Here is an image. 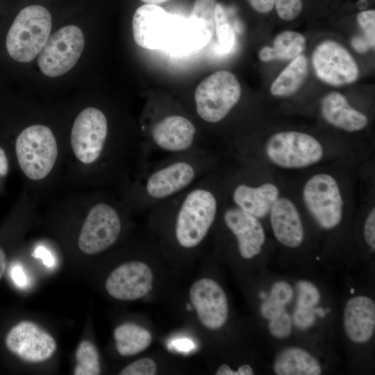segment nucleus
Listing matches in <instances>:
<instances>
[{
	"label": "nucleus",
	"mask_w": 375,
	"mask_h": 375,
	"mask_svg": "<svg viewBox=\"0 0 375 375\" xmlns=\"http://www.w3.org/2000/svg\"><path fill=\"white\" fill-rule=\"evenodd\" d=\"M312 62L316 76L323 82L334 86L356 81L359 70L349 52L339 43L326 40L313 51Z\"/></svg>",
	"instance_id": "9b49d317"
},
{
	"label": "nucleus",
	"mask_w": 375,
	"mask_h": 375,
	"mask_svg": "<svg viewBox=\"0 0 375 375\" xmlns=\"http://www.w3.org/2000/svg\"><path fill=\"white\" fill-rule=\"evenodd\" d=\"M308 74V60L301 54L280 73L272 83L270 92L276 97H288L294 94L302 85Z\"/></svg>",
	"instance_id": "393cba45"
},
{
	"label": "nucleus",
	"mask_w": 375,
	"mask_h": 375,
	"mask_svg": "<svg viewBox=\"0 0 375 375\" xmlns=\"http://www.w3.org/2000/svg\"><path fill=\"white\" fill-rule=\"evenodd\" d=\"M357 21L362 29L365 38L368 41L371 48H374L375 39V10H366L358 12Z\"/></svg>",
	"instance_id": "72a5a7b5"
},
{
	"label": "nucleus",
	"mask_w": 375,
	"mask_h": 375,
	"mask_svg": "<svg viewBox=\"0 0 375 375\" xmlns=\"http://www.w3.org/2000/svg\"><path fill=\"white\" fill-rule=\"evenodd\" d=\"M296 288L297 299L293 315L294 322L299 328H308L315 321V306L320 300V294L315 285L308 281H298Z\"/></svg>",
	"instance_id": "a878e982"
},
{
	"label": "nucleus",
	"mask_w": 375,
	"mask_h": 375,
	"mask_svg": "<svg viewBox=\"0 0 375 375\" xmlns=\"http://www.w3.org/2000/svg\"><path fill=\"white\" fill-rule=\"evenodd\" d=\"M216 3V0H195L189 17L202 23L213 33Z\"/></svg>",
	"instance_id": "c756f323"
},
{
	"label": "nucleus",
	"mask_w": 375,
	"mask_h": 375,
	"mask_svg": "<svg viewBox=\"0 0 375 375\" xmlns=\"http://www.w3.org/2000/svg\"><path fill=\"white\" fill-rule=\"evenodd\" d=\"M343 319L348 338L355 342H366L375 330L374 301L365 296L351 298L345 305Z\"/></svg>",
	"instance_id": "6ab92c4d"
},
{
	"label": "nucleus",
	"mask_w": 375,
	"mask_h": 375,
	"mask_svg": "<svg viewBox=\"0 0 375 375\" xmlns=\"http://www.w3.org/2000/svg\"><path fill=\"white\" fill-rule=\"evenodd\" d=\"M301 0H274L278 16L285 21H291L296 19L302 10Z\"/></svg>",
	"instance_id": "2f4dec72"
},
{
	"label": "nucleus",
	"mask_w": 375,
	"mask_h": 375,
	"mask_svg": "<svg viewBox=\"0 0 375 375\" xmlns=\"http://www.w3.org/2000/svg\"><path fill=\"white\" fill-rule=\"evenodd\" d=\"M84 45V35L79 27H61L49 37L39 53L38 64L41 72L49 77L67 73L78 62Z\"/></svg>",
	"instance_id": "1a4fd4ad"
},
{
	"label": "nucleus",
	"mask_w": 375,
	"mask_h": 375,
	"mask_svg": "<svg viewBox=\"0 0 375 375\" xmlns=\"http://www.w3.org/2000/svg\"><path fill=\"white\" fill-rule=\"evenodd\" d=\"M293 296V290L291 285L285 281L275 283L268 296L262 303L260 311L262 315L270 319L272 317L285 309Z\"/></svg>",
	"instance_id": "bb28decb"
},
{
	"label": "nucleus",
	"mask_w": 375,
	"mask_h": 375,
	"mask_svg": "<svg viewBox=\"0 0 375 375\" xmlns=\"http://www.w3.org/2000/svg\"><path fill=\"white\" fill-rule=\"evenodd\" d=\"M6 267V256L3 249L0 247V280L1 279Z\"/></svg>",
	"instance_id": "79ce46f5"
},
{
	"label": "nucleus",
	"mask_w": 375,
	"mask_h": 375,
	"mask_svg": "<svg viewBox=\"0 0 375 375\" xmlns=\"http://www.w3.org/2000/svg\"><path fill=\"white\" fill-rule=\"evenodd\" d=\"M141 129L146 131L142 146L149 159L154 152L169 156L208 147L196 124L181 113H169L153 119L149 126Z\"/></svg>",
	"instance_id": "20e7f679"
},
{
	"label": "nucleus",
	"mask_w": 375,
	"mask_h": 375,
	"mask_svg": "<svg viewBox=\"0 0 375 375\" xmlns=\"http://www.w3.org/2000/svg\"><path fill=\"white\" fill-rule=\"evenodd\" d=\"M354 292H355V291H354V289H353V288L350 289V292H351V294H353Z\"/></svg>",
	"instance_id": "de8ad7c7"
},
{
	"label": "nucleus",
	"mask_w": 375,
	"mask_h": 375,
	"mask_svg": "<svg viewBox=\"0 0 375 375\" xmlns=\"http://www.w3.org/2000/svg\"><path fill=\"white\" fill-rule=\"evenodd\" d=\"M267 294H266L265 292H261L260 293V297L261 299H265L267 297Z\"/></svg>",
	"instance_id": "49530a36"
},
{
	"label": "nucleus",
	"mask_w": 375,
	"mask_h": 375,
	"mask_svg": "<svg viewBox=\"0 0 375 375\" xmlns=\"http://www.w3.org/2000/svg\"><path fill=\"white\" fill-rule=\"evenodd\" d=\"M11 275L13 281L19 287H25L26 285L27 277L21 265H15L12 269Z\"/></svg>",
	"instance_id": "4c0bfd02"
},
{
	"label": "nucleus",
	"mask_w": 375,
	"mask_h": 375,
	"mask_svg": "<svg viewBox=\"0 0 375 375\" xmlns=\"http://www.w3.org/2000/svg\"><path fill=\"white\" fill-rule=\"evenodd\" d=\"M215 30L218 42L217 53L222 55L230 53L235 45V33L228 22L225 7L217 2L215 8Z\"/></svg>",
	"instance_id": "cd10ccee"
},
{
	"label": "nucleus",
	"mask_w": 375,
	"mask_h": 375,
	"mask_svg": "<svg viewBox=\"0 0 375 375\" xmlns=\"http://www.w3.org/2000/svg\"><path fill=\"white\" fill-rule=\"evenodd\" d=\"M364 236L367 244L375 249V210L373 208L369 213L364 227Z\"/></svg>",
	"instance_id": "f704fd0d"
},
{
	"label": "nucleus",
	"mask_w": 375,
	"mask_h": 375,
	"mask_svg": "<svg viewBox=\"0 0 375 375\" xmlns=\"http://www.w3.org/2000/svg\"><path fill=\"white\" fill-rule=\"evenodd\" d=\"M212 33L201 22L190 17L172 15L169 29L162 50L183 55L204 47Z\"/></svg>",
	"instance_id": "f3484780"
},
{
	"label": "nucleus",
	"mask_w": 375,
	"mask_h": 375,
	"mask_svg": "<svg viewBox=\"0 0 375 375\" xmlns=\"http://www.w3.org/2000/svg\"><path fill=\"white\" fill-rule=\"evenodd\" d=\"M189 297L201 324L208 329L220 328L226 323L228 307L226 294L214 280L203 278L190 287Z\"/></svg>",
	"instance_id": "ddd939ff"
},
{
	"label": "nucleus",
	"mask_w": 375,
	"mask_h": 375,
	"mask_svg": "<svg viewBox=\"0 0 375 375\" xmlns=\"http://www.w3.org/2000/svg\"><path fill=\"white\" fill-rule=\"evenodd\" d=\"M51 30V15L40 5L22 8L10 27L6 40L10 56L20 62H29L39 54Z\"/></svg>",
	"instance_id": "423d86ee"
},
{
	"label": "nucleus",
	"mask_w": 375,
	"mask_h": 375,
	"mask_svg": "<svg viewBox=\"0 0 375 375\" xmlns=\"http://www.w3.org/2000/svg\"><path fill=\"white\" fill-rule=\"evenodd\" d=\"M6 346L11 353L28 362H44L49 359L56 349L53 338L29 321H22L8 331Z\"/></svg>",
	"instance_id": "f8f14e48"
},
{
	"label": "nucleus",
	"mask_w": 375,
	"mask_h": 375,
	"mask_svg": "<svg viewBox=\"0 0 375 375\" xmlns=\"http://www.w3.org/2000/svg\"><path fill=\"white\" fill-rule=\"evenodd\" d=\"M219 182L215 171L150 210L153 217L172 224L174 241L181 248L199 247L215 223L223 206Z\"/></svg>",
	"instance_id": "f03ea898"
},
{
	"label": "nucleus",
	"mask_w": 375,
	"mask_h": 375,
	"mask_svg": "<svg viewBox=\"0 0 375 375\" xmlns=\"http://www.w3.org/2000/svg\"><path fill=\"white\" fill-rule=\"evenodd\" d=\"M274 236L286 247H299L303 239V228L297 208L287 198H278L270 210Z\"/></svg>",
	"instance_id": "aec40b11"
},
{
	"label": "nucleus",
	"mask_w": 375,
	"mask_h": 375,
	"mask_svg": "<svg viewBox=\"0 0 375 375\" xmlns=\"http://www.w3.org/2000/svg\"><path fill=\"white\" fill-rule=\"evenodd\" d=\"M157 366L153 360L150 358L138 359L124 367L119 373L120 375H154Z\"/></svg>",
	"instance_id": "473e14b6"
},
{
	"label": "nucleus",
	"mask_w": 375,
	"mask_h": 375,
	"mask_svg": "<svg viewBox=\"0 0 375 375\" xmlns=\"http://www.w3.org/2000/svg\"><path fill=\"white\" fill-rule=\"evenodd\" d=\"M305 205L317 224L325 229L339 224L342 219L343 199L335 179L327 174H317L305 184Z\"/></svg>",
	"instance_id": "9d476101"
},
{
	"label": "nucleus",
	"mask_w": 375,
	"mask_h": 375,
	"mask_svg": "<svg viewBox=\"0 0 375 375\" xmlns=\"http://www.w3.org/2000/svg\"><path fill=\"white\" fill-rule=\"evenodd\" d=\"M222 220L235 236L243 258H253L261 252L265 233L258 218L232 205L222 210Z\"/></svg>",
	"instance_id": "dca6fc26"
},
{
	"label": "nucleus",
	"mask_w": 375,
	"mask_h": 375,
	"mask_svg": "<svg viewBox=\"0 0 375 375\" xmlns=\"http://www.w3.org/2000/svg\"><path fill=\"white\" fill-rule=\"evenodd\" d=\"M58 146L52 131L34 124L23 129L14 146L17 163L30 181H41L52 172L58 158Z\"/></svg>",
	"instance_id": "39448f33"
},
{
	"label": "nucleus",
	"mask_w": 375,
	"mask_h": 375,
	"mask_svg": "<svg viewBox=\"0 0 375 375\" xmlns=\"http://www.w3.org/2000/svg\"><path fill=\"white\" fill-rule=\"evenodd\" d=\"M269 320L268 328L273 336L278 338H285L290 335L292 331V320L285 309Z\"/></svg>",
	"instance_id": "7c9ffc66"
},
{
	"label": "nucleus",
	"mask_w": 375,
	"mask_h": 375,
	"mask_svg": "<svg viewBox=\"0 0 375 375\" xmlns=\"http://www.w3.org/2000/svg\"><path fill=\"white\" fill-rule=\"evenodd\" d=\"M242 90L234 74L217 71L203 79L194 94V111L205 124L224 120L240 101Z\"/></svg>",
	"instance_id": "0eeeda50"
},
{
	"label": "nucleus",
	"mask_w": 375,
	"mask_h": 375,
	"mask_svg": "<svg viewBox=\"0 0 375 375\" xmlns=\"http://www.w3.org/2000/svg\"><path fill=\"white\" fill-rule=\"evenodd\" d=\"M316 314L320 317H324L326 315V312L325 310L322 308H317Z\"/></svg>",
	"instance_id": "a18cd8bd"
},
{
	"label": "nucleus",
	"mask_w": 375,
	"mask_h": 375,
	"mask_svg": "<svg viewBox=\"0 0 375 375\" xmlns=\"http://www.w3.org/2000/svg\"><path fill=\"white\" fill-rule=\"evenodd\" d=\"M10 161L8 153L4 147L0 145V187L3 180L8 175Z\"/></svg>",
	"instance_id": "c9c22d12"
},
{
	"label": "nucleus",
	"mask_w": 375,
	"mask_h": 375,
	"mask_svg": "<svg viewBox=\"0 0 375 375\" xmlns=\"http://www.w3.org/2000/svg\"><path fill=\"white\" fill-rule=\"evenodd\" d=\"M153 273L141 261H130L115 269L106 279L105 288L113 298L131 301L145 296L152 288Z\"/></svg>",
	"instance_id": "4468645a"
},
{
	"label": "nucleus",
	"mask_w": 375,
	"mask_h": 375,
	"mask_svg": "<svg viewBox=\"0 0 375 375\" xmlns=\"http://www.w3.org/2000/svg\"><path fill=\"white\" fill-rule=\"evenodd\" d=\"M113 335L117 350L124 356H133L144 351L152 341V336L148 330L131 322L117 326Z\"/></svg>",
	"instance_id": "b1692460"
},
{
	"label": "nucleus",
	"mask_w": 375,
	"mask_h": 375,
	"mask_svg": "<svg viewBox=\"0 0 375 375\" xmlns=\"http://www.w3.org/2000/svg\"><path fill=\"white\" fill-rule=\"evenodd\" d=\"M35 256L42 260L43 263L49 267H53L54 259L51 254L44 247H40L35 250Z\"/></svg>",
	"instance_id": "ea45409f"
},
{
	"label": "nucleus",
	"mask_w": 375,
	"mask_h": 375,
	"mask_svg": "<svg viewBox=\"0 0 375 375\" xmlns=\"http://www.w3.org/2000/svg\"><path fill=\"white\" fill-rule=\"evenodd\" d=\"M217 163L210 147L149 161L122 190V197L131 209L151 210L216 171Z\"/></svg>",
	"instance_id": "f257e3e1"
},
{
	"label": "nucleus",
	"mask_w": 375,
	"mask_h": 375,
	"mask_svg": "<svg viewBox=\"0 0 375 375\" xmlns=\"http://www.w3.org/2000/svg\"><path fill=\"white\" fill-rule=\"evenodd\" d=\"M216 375H240L238 371L233 370L228 365L223 364L217 369Z\"/></svg>",
	"instance_id": "a19ab883"
},
{
	"label": "nucleus",
	"mask_w": 375,
	"mask_h": 375,
	"mask_svg": "<svg viewBox=\"0 0 375 375\" xmlns=\"http://www.w3.org/2000/svg\"><path fill=\"white\" fill-rule=\"evenodd\" d=\"M253 9L260 13H268L274 8V0H247Z\"/></svg>",
	"instance_id": "e433bc0d"
},
{
	"label": "nucleus",
	"mask_w": 375,
	"mask_h": 375,
	"mask_svg": "<svg viewBox=\"0 0 375 375\" xmlns=\"http://www.w3.org/2000/svg\"><path fill=\"white\" fill-rule=\"evenodd\" d=\"M268 158L286 169H299L318 162L323 147L313 136L299 131H282L272 135L265 146Z\"/></svg>",
	"instance_id": "6e6552de"
},
{
	"label": "nucleus",
	"mask_w": 375,
	"mask_h": 375,
	"mask_svg": "<svg viewBox=\"0 0 375 375\" xmlns=\"http://www.w3.org/2000/svg\"><path fill=\"white\" fill-rule=\"evenodd\" d=\"M172 18V14L158 5H142L136 9L132 19L135 42L144 49L162 50Z\"/></svg>",
	"instance_id": "2eb2a0df"
},
{
	"label": "nucleus",
	"mask_w": 375,
	"mask_h": 375,
	"mask_svg": "<svg viewBox=\"0 0 375 375\" xmlns=\"http://www.w3.org/2000/svg\"><path fill=\"white\" fill-rule=\"evenodd\" d=\"M240 375H253V370L249 365H242L238 369Z\"/></svg>",
	"instance_id": "37998d69"
},
{
	"label": "nucleus",
	"mask_w": 375,
	"mask_h": 375,
	"mask_svg": "<svg viewBox=\"0 0 375 375\" xmlns=\"http://www.w3.org/2000/svg\"><path fill=\"white\" fill-rule=\"evenodd\" d=\"M351 44L353 49L360 53H366L371 49L370 44L364 36H354L351 40Z\"/></svg>",
	"instance_id": "58836bf2"
},
{
	"label": "nucleus",
	"mask_w": 375,
	"mask_h": 375,
	"mask_svg": "<svg viewBox=\"0 0 375 375\" xmlns=\"http://www.w3.org/2000/svg\"><path fill=\"white\" fill-rule=\"evenodd\" d=\"M142 2H144L145 3H148V4H155V5H158V4H160V3H163L165 2H167L169 0H141Z\"/></svg>",
	"instance_id": "c03bdc74"
},
{
	"label": "nucleus",
	"mask_w": 375,
	"mask_h": 375,
	"mask_svg": "<svg viewBox=\"0 0 375 375\" xmlns=\"http://www.w3.org/2000/svg\"><path fill=\"white\" fill-rule=\"evenodd\" d=\"M76 365L75 375H98L101 372L98 351L95 346L88 340L82 341L76 353Z\"/></svg>",
	"instance_id": "c85d7f7f"
},
{
	"label": "nucleus",
	"mask_w": 375,
	"mask_h": 375,
	"mask_svg": "<svg viewBox=\"0 0 375 375\" xmlns=\"http://www.w3.org/2000/svg\"><path fill=\"white\" fill-rule=\"evenodd\" d=\"M78 237V247L88 255L99 253L119 239L123 226V212L131 208L123 197H97L90 205Z\"/></svg>",
	"instance_id": "7ed1b4c3"
},
{
	"label": "nucleus",
	"mask_w": 375,
	"mask_h": 375,
	"mask_svg": "<svg viewBox=\"0 0 375 375\" xmlns=\"http://www.w3.org/2000/svg\"><path fill=\"white\" fill-rule=\"evenodd\" d=\"M274 371L278 375H319L322 368L306 350L299 347H288L282 350L274 363Z\"/></svg>",
	"instance_id": "4be33fe9"
},
{
	"label": "nucleus",
	"mask_w": 375,
	"mask_h": 375,
	"mask_svg": "<svg viewBox=\"0 0 375 375\" xmlns=\"http://www.w3.org/2000/svg\"><path fill=\"white\" fill-rule=\"evenodd\" d=\"M321 112L328 123L348 132L360 131L368 124L367 117L352 108L346 97L338 92H331L323 98Z\"/></svg>",
	"instance_id": "412c9836"
},
{
	"label": "nucleus",
	"mask_w": 375,
	"mask_h": 375,
	"mask_svg": "<svg viewBox=\"0 0 375 375\" xmlns=\"http://www.w3.org/2000/svg\"><path fill=\"white\" fill-rule=\"evenodd\" d=\"M306 44V38L300 33L285 31L274 38L273 47L262 48L258 57L263 62L294 59L304 51Z\"/></svg>",
	"instance_id": "5701e85b"
},
{
	"label": "nucleus",
	"mask_w": 375,
	"mask_h": 375,
	"mask_svg": "<svg viewBox=\"0 0 375 375\" xmlns=\"http://www.w3.org/2000/svg\"><path fill=\"white\" fill-rule=\"evenodd\" d=\"M231 188L233 205L258 219L265 217L278 199V188L270 183L253 186L237 181Z\"/></svg>",
	"instance_id": "a211bd4d"
}]
</instances>
